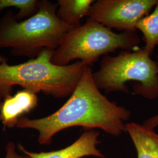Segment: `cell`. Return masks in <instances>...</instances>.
Returning a JSON list of instances; mask_svg holds the SVG:
<instances>
[{
  "label": "cell",
  "instance_id": "7",
  "mask_svg": "<svg viewBox=\"0 0 158 158\" xmlns=\"http://www.w3.org/2000/svg\"><path fill=\"white\" fill-rule=\"evenodd\" d=\"M99 135L100 133L97 131L85 130L70 145L51 152L29 151L21 144H18V148L21 152L29 158H83L91 156L104 158L105 156L101 151L97 149V145L100 143Z\"/></svg>",
  "mask_w": 158,
  "mask_h": 158
},
{
  "label": "cell",
  "instance_id": "5",
  "mask_svg": "<svg viewBox=\"0 0 158 158\" xmlns=\"http://www.w3.org/2000/svg\"><path fill=\"white\" fill-rule=\"evenodd\" d=\"M141 39L136 32L115 33L99 23L87 20L69 32L53 52L52 62L66 66L74 60L91 66L100 57L118 49L132 51L138 48Z\"/></svg>",
  "mask_w": 158,
  "mask_h": 158
},
{
  "label": "cell",
  "instance_id": "6",
  "mask_svg": "<svg viewBox=\"0 0 158 158\" xmlns=\"http://www.w3.org/2000/svg\"><path fill=\"white\" fill-rule=\"evenodd\" d=\"M158 0H97L93 4L87 20L110 29L136 32L138 21L156 6Z\"/></svg>",
  "mask_w": 158,
  "mask_h": 158
},
{
  "label": "cell",
  "instance_id": "13",
  "mask_svg": "<svg viewBox=\"0 0 158 158\" xmlns=\"http://www.w3.org/2000/svg\"><path fill=\"white\" fill-rule=\"evenodd\" d=\"M6 156L4 158H29L24 154L23 155L18 154L16 151L15 143L12 142H10L6 144Z\"/></svg>",
  "mask_w": 158,
  "mask_h": 158
},
{
  "label": "cell",
  "instance_id": "12",
  "mask_svg": "<svg viewBox=\"0 0 158 158\" xmlns=\"http://www.w3.org/2000/svg\"><path fill=\"white\" fill-rule=\"evenodd\" d=\"M39 4L40 1L37 0H0V12L8 8H15L19 12L15 17L20 21L34 15L38 10Z\"/></svg>",
  "mask_w": 158,
  "mask_h": 158
},
{
  "label": "cell",
  "instance_id": "14",
  "mask_svg": "<svg viewBox=\"0 0 158 158\" xmlns=\"http://www.w3.org/2000/svg\"><path fill=\"white\" fill-rule=\"evenodd\" d=\"M142 125L149 129L154 130L158 126V114L145 120Z\"/></svg>",
  "mask_w": 158,
  "mask_h": 158
},
{
  "label": "cell",
  "instance_id": "16",
  "mask_svg": "<svg viewBox=\"0 0 158 158\" xmlns=\"http://www.w3.org/2000/svg\"><path fill=\"white\" fill-rule=\"evenodd\" d=\"M2 100H3V98L2 97V96L0 95V104L1 103V102L2 101Z\"/></svg>",
  "mask_w": 158,
  "mask_h": 158
},
{
  "label": "cell",
  "instance_id": "8",
  "mask_svg": "<svg viewBox=\"0 0 158 158\" xmlns=\"http://www.w3.org/2000/svg\"><path fill=\"white\" fill-rule=\"evenodd\" d=\"M38 103L36 93L27 89L18 91L13 96L9 94L0 104V121L5 128L16 127L18 120L34 110Z\"/></svg>",
  "mask_w": 158,
  "mask_h": 158
},
{
  "label": "cell",
  "instance_id": "9",
  "mask_svg": "<svg viewBox=\"0 0 158 158\" xmlns=\"http://www.w3.org/2000/svg\"><path fill=\"white\" fill-rule=\"evenodd\" d=\"M138 158H158V134L154 130L134 122L126 124Z\"/></svg>",
  "mask_w": 158,
  "mask_h": 158
},
{
  "label": "cell",
  "instance_id": "3",
  "mask_svg": "<svg viewBox=\"0 0 158 158\" xmlns=\"http://www.w3.org/2000/svg\"><path fill=\"white\" fill-rule=\"evenodd\" d=\"M57 4L40 1L32 17L18 21L12 11L0 18V49H9L16 56L33 59L44 49L55 51L73 29L57 15Z\"/></svg>",
  "mask_w": 158,
  "mask_h": 158
},
{
  "label": "cell",
  "instance_id": "17",
  "mask_svg": "<svg viewBox=\"0 0 158 158\" xmlns=\"http://www.w3.org/2000/svg\"><path fill=\"white\" fill-rule=\"evenodd\" d=\"M157 64H158V62H157Z\"/></svg>",
  "mask_w": 158,
  "mask_h": 158
},
{
  "label": "cell",
  "instance_id": "4",
  "mask_svg": "<svg viewBox=\"0 0 158 158\" xmlns=\"http://www.w3.org/2000/svg\"><path fill=\"white\" fill-rule=\"evenodd\" d=\"M143 47L122 51L118 56L103 57L100 69L93 72V79L106 93L130 91L126 83L134 81V93L148 100L158 97V66Z\"/></svg>",
  "mask_w": 158,
  "mask_h": 158
},
{
  "label": "cell",
  "instance_id": "15",
  "mask_svg": "<svg viewBox=\"0 0 158 158\" xmlns=\"http://www.w3.org/2000/svg\"><path fill=\"white\" fill-rule=\"evenodd\" d=\"M6 62V59L5 57L0 56V64Z\"/></svg>",
  "mask_w": 158,
  "mask_h": 158
},
{
  "label": "cell",
  "instance_id": "2",
  "mask_svg": "<svg viewBox=\"0 0 158 158\" xmlns=\"http://www.w3.org/2000/svg\"><path fill=\"white\" fill-rule=\"evenodd\" d=\"M53 51L44 49L38 56L26 62L0 64V94L4 98L11 94L14 85L35 93L42 92L57 98L71 96L83 73L85 63L77 60L66 66L52 62Z\"/></svg>",
  "mask_w": 158,
  "mask_h": 158
},
{
  "label": "cell",
  "instance_id": "1",
  "mask_svg": "<svg viewBox=\"0 0 158 158\" xmlns=\"http://www.w3.org/2000/svg\"><path fill=\"white\" fill-rule=\"evenodd\" d=\"M130 117L129 110L102 94L93 79L92 69L86 66L75 90L61 107L43 118L23 117L16 127L37 131L39 143L48 145L58 132L73 127L85 130L98 128L111 135H119L126 130L125 122Z\"/></svg>",
  "mask_w": 158,
  "mask_h": 158
},
{
  "label": "cell",
  "instance_id": "11",
  "mask_svg": "<svg viewBox=\"0 0 158 158\" xmlns=\"http://www.w3.org/2000/svg\"><path fill=\"white\" fill-rule=\"evenodd\" d=\"M136 29L141 32L145 43L143 48L152 55L155 48L158 46V1L153 11L137 23Z\"/></svg>",
  "mask_w": 158,
  "mask_h": 158
},
{
  "label": "cell",
  "instance_id": "10",
  "mask_svg": "<svg viewBox=\"0 0 158 158\" xmlns=\"http://www.w3.org/2000/svg\"><path fill=\"white\" fill-rule=\"evenodd\" d=\"M94 2V0H59L57 15L71 28H78L81 25V19L89 16Z\"/></svg>",
  "mask_w": 158,
  "mask_h": 158
}]
</instances>
